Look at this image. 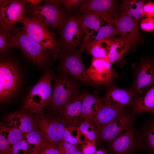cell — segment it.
Wrapping results in <instances>:
<instances>
[{
    "instance_id": "1",
    "label": "cell",
    "mask_w": 154,
    "mask_h": 154,
    "mask_svg": "<svg viewBox=\"0 0 154 154\" xmlns=\"http://www.w3.org/2000/svg\"><path fill=\"white\" fill-rule=\"evenodd\" d=\"M53 72L48 70L32 88L25 100L24 111L30 113H43L44 108L51 104L52 89V81Z\"/></svg>"
},
{
    "instance_id": "2",
    "label": "cell",
    "mask_w": 154,
    "mask_h": 154,
    "mask_svg": "<svg viewBox=\"0 0 154 154\" xmlns=\"http://www.w3.org/2000/svg\"><path fill=\"white\" fill-rule=\"evenodd\" d=\"M58 28L60 38L57 42L60 55L75 49L86 35L77 15H65Z\"/></svg>"
},
{
    "instance_id": "3",
    "label": "cell",
    "mask_w": 154,
    "mask_h": 154,
    "mask_svg": "<svg viewBox=\"0 0 154 154\" xmlns=\"http://www.w3.org/2000/svg\"><path fill=\"white\" fill-rule=\"evenodd\" d=\"M23 29L35 42L47 49L54 58L59 55L57 42L54 34L35 19L25 15L20 20Z\"/></svg>"
},
{
    "instance_id": "4",
    "label": "cell",
    "mask_w": 154,
    "mask_h": 154,
    "mask_svg": "<svg viewBox=\"0 0 154 154\" xmlns=\"http://www.w3.org/2000/svg\"><path fill=\"white\" fill-rule=\"evenodd\" d=\"M34 122L35 130L39 131L47 142L58 146L63 141L65 129L67 126L61 119L53 118L43 113H30Z\"/></svg>"
},
{
    "instance_id": "5",
    "label": "cell",
    "mask_w": 154,
    "mask_h": 154,
    "mask_svg": "<svg viewBox=\"0 0 154 154\" xmlns=\"http://www.w3.org/2000/svg\"><path fill=\"white\" fill-rule=\"evenodd\" d=\"M81 53L74 49L61 55L60 68L64 74L72 79L86 85H95L82 62Z\"/></svg>"
},
{
    "instance_id": "6",
    "label": "cell",
    "mask_w": 154,
    "mask_h": 154,
    "mask_svg": "<svg viewBox=\"0 0 154 154\" xmlns=\"http://www.w3.org/2000/svg\"><path fill=\"white\" fill-rule=\"evenodd\" d=\"M41 5H30V17L46 27L58 28L65 15L60 8L62 0H45Z\"/></svg>"
},
{
    "instance_id": "7",
    "label": "cell",
    "mask_w": 154,
    "mask_h": 154,
    "mask_svg": "<svg viewBox=\"0 0 154 154\" xmlns=\"http://www.w3.org/2000/svg\"><path fill=\"white\" fill-rule=\"evenodd\" d=\"M12 31L14 47L19 48L28 58L37 64L40 65L45 62L48 57L47 51L49 52L47 49L33 40L23 29L13 28Z\"/></svg>"
},
{
    "instance_id": "8",
    "label": "cell",
    "mask_w": 154,
    "mask_h": 154,
    "mask_svg": "<svg viewBox=\"0 0 154 154\" xmlns=\"http://www.w3.org/2000/svg\"><path fill=\"white\" fill-rule=\"evenodd\" d=\"M80 94L78 82L64 74L63 76L57 79L54 84L52 106L54 110H58L68 101Z\"/></svg>"
},
{
    "instance_id": "9",
    "label": "cell",
    "mask_w": 154,
    "mask_h": 154,
    "mask_svg": "<svg viewBox=\"0 0 154 154\" xmlns=\"http://www.w3.org/2000/svg\"><path fill=\"white\" fill-rule=\"evenodd\" d=\"M26 0L0 1V30L9 32L25 15Z\"/></svg>"
},
{
    "instance_id": "10",
    "label": "cell",
    "mask_w": 154,
    "mask_h": 154,
    "mask_svg": "<svg viewBox=\"0 0 154 154\" xmlns=\"http://www.w3.org/2000/svg\"><path fill=\"white\" fill-rule=\"evenodd\" d=\"M132 119L125 113L114 120L100 128L95 129L96 141L111 142L132 127Z\"/></svg>"
},
{
    "instance_id": "11",
    "label": "cell",
    "mask_w": 154,
    "mask_h": 154,
    "mask_svg": "<svg viewBox=\"0 0 154 154\" xmlns=\"http://www.w3.org/2000/svg\"><path fill=\"white\" fill-rule=\"evenodd\" d=\"M19 74L16 66L8 61L0 64V98L3 100L9 97L16 89L19 82Z\"/></svg>"
},
{
    "instance_id": "12",
    "label": "cell",
    "mask_w": 154,
    "mask_h": 154,
    "mask_svg": "<svg viewBox=\"0 0 154 154\" xmlns=\"http://www.w3.org/2000/svg\"><path fill=\"white\" fill-rule=\"evenodd\" d=\"M112 64L107 58H92L91 65L87 69L90 78L96 85L109 84L114 76Z\"/></svg>"
},
{
    "instance_id": "13",
    "label": "cell",
    "mask_w": 154,
    "mask_h": 154,
    "mask_svg": "<svg viewBox=\"0 0 154 154\" xmlns=\"http://www.w3.org/2000/svg\"><path fill=\"white\" fill-rule=\"evenodd\" d=\"M84 93L78 95L68 101L59 110L60 118L67 126L78 127L82 121V104Z\"/></svg>"
},
{
    "instance_id": "14",
    "label": "cell",
    "mask_w": 154,
    "mask_h": 154,
    "mask_svg": "<svg viewBox=\"0 0 154 154\" xmlns=\"http://www.w3.org/2000/svg\"><path fill=\"white\" fill-rule=\"evenodd\" d=\"M113 24L119 35L131 46L136 44L139 40L140 35L138 25L125 13L122 12L120 15L114 19Z\"/></svg>"
},
{
    "instance_id": "15",
    "label": "cell",
    "mask_w": 154,
    "mask_h": 154,
    "mask_svg": "<svg viewBox=\"0 0 154 154\" xmlns=\"http://www.w3.org/2000/svg\"><path fill=\"white\" fill-rule=\"evenodd\" d=\"M77 16L86 34L112 24L114 19L112 18V15L103 13H92Z\"/></svg>"
},
{
    "instance_id": "16",
    "label": "cell",
    "mask_w": 154,
    "mask_h": 154,
    "mask_svg": "<svg viewBox=\"0 0 154 154\" xmlns=\"http://www.w3.org/2000/svg\"><path fill=\"white\" fill-rule=\"evenodd\" d=\"M116 1L112 0H84L75 6L76 14L80 15L92 13H103L113 15Z\"/></svg>"
},
{
    "instance_id": "17",
    "label": "cell",
    "mask_w": 154,
    "mask_h": 154,
    "mask_svg": "<svg viewBox=\"0 0 154 154\" xmlns=\"http://www.w3.org/2000/svg\"><path fill=\"white\" fill-rule=\"evenodd\" d=\"M125 113L119 108L103 104L97 112L88 120L95 129L102 127Z\"/></svg>"
},
{
    "instance_id": "18",
    "label": "cell",
    "mask_w": 154,
    "mask_h": 154,
    "mask_svg": "<svg viewBox=\"0 0 154 154\" xmlns=\"http://www.w3.org/2000/svg\"><path fill=\"white\" fill-rule=\"evenodd\" d=\"M133 98V94L131 91L113 87L108 90L102 100L104 104L123 108L131 103Z\"/></svg>"
},
{
    "instance_id": "19",
    "label": "cell",
    "mask_w": 154,
    "mask_h": 154,
    "mask_svg": "<svg viewBox=\"0 0 154 154\" xmlns=\"http://www.w3.org/2000/svg\"><path fill=\"white\" fill-rule=\"evenodd\" d=\"M117 35H119L118 31L112 24L102 27L97 31L86 34L80 45L78 50L82 53L87 50L94 43L104 39H112Z\"/></svg>"
},
{
    "instance_id": "20",
    "label": "cell",
    "mask_w": 154,
    "mask_h": 154,
    "mask_svg": "<svg viewBox=\"0 0 154 154\" xmlns=\"http://www.w3.org/2000/svg\"><path fill=\"white\" fill-rule=\"evenodd\" d=\"M135 140L134 130L132 127L111 141L110 147L115 154H128L134 149Z\"/></svg>"
},
{
    "instance_id": "21",
    "label": "cell",
    "mask_w": 154,
    "mask_h": 154,
    "mask_svg": "<svg viewBox=\"0 0 154 154\" xmlns=\"http://www.w3.org/2000/svg\"><path fill=\"white\" fill-rule=\"evenodd\" d=\"M154 83V64L150 61L142 64L136 78L135 85L139 93L145 91Z\"/></svg>"
},
{
    "instance_id": "22",
    "label": "cell",
    "mask_w": 154,
    "mask_h": 154,
    "mask_svg": "<svg viewBox=\"0 0 154 154\" xmlns=\"http://www.w3.org/2000/svg\"><path fill=\"white\" fill-rule=\"evenodd\" d=\"M103 104L102 99L93 94L84 93L82 108V121L88 120L93 116Z\"/></svg>"
},
{
    "instance_id": "23",
    "label": "cell",
    "mask_w": 154,
    "mask_h": 154,
    "mask_svg": "<svg viewBox=\"0 0 154 154\" xmlns=\"http://www.w3.org/2000/svg\"><path fill=\"white\" fill-rule=\"evenodd\" d=\"M133 108L135 113H154V83L142 96L134 101Z\"/></svg>"
},
{
    "instance_id": "24",
    "label": "cell",
    "mask_w": 154,
    "mask_h": 154,
    "mask_svg": "<svg viewBox=\"0 0 154 154\" xmlns=\"http://www.w3.org/2000/svg\"><path fill=\"white\" fill-rule=\"evenodd\" d=\"M145 2L144 0H125L121 5V9L123 13L137 23L143 17V9Z\"/></svg>"
},
{
    "instance_id": "25",
    "label": "cell",
    "mask_w": 154,
    "mask_h": 154,
    "mask_svg": "<svg viewBox=\"0 0 154 154\" xmlns=\"http://www.w3.org/2000/svg\"><path fill=\"white\" fill-rule=\"evenodd\" d=\"M130 46L122 38L114 39L107 58L112 64L120 59Z\"/></svg>"
},
{
    "instance_id": "26",
    "label": "cell",
    "mask_w": 154,
    "mask_h": 154,
    "mask_svg": "<svg viewBox=\"0 0 154 154\" xmlns=\"http://www.w3.org/2000/svg\"><path fill=\"white\" fill-rule=\"evenodd\" d=\"M26 112V113L19 114L12 116L16 119L13 121L14 127L18 128L23 133H27L35 130V127L31 115L29 113Z\"/></svg>"
},
{
    "instance_id": "27",
    "label": "cell",
    "mask_w": 154,
    "mask_h": 154,
    "mask_svg": "<svg viewBox=\"0 0 154 154\" xmlns=\"http://www.w3.org/2000/svg\"><path fill=\"white\" fill-rule=\"evenodd\" d=\"M113 39H108L99 41L91 45L87 51L93 58H107Z\"/></svg>"
},
{
    "instance_id": "28",
    "label": "cell",
    "mask_w": 154,
    "mask_h": 154,
    "mask_svg": "<svg viewBox=\"0 0 154 154\" xmlns=\"http://www.w3.org/2000/svg\"><path fill=\"white\" fill-rule=\"evenodd\" d=\"M83 136L80 134L78 127L67 126L65 129L63 141L77 145L83 144L86 142L81 137Z\"/></svg>"
},
{
    "instance_id": "29",
    "label": "cell",
    "mask_w": 154,
    "mask_h": 154,
    "mask_svg": "<svg viewBox=\"0 0 154 154\" xmlns=\"http://www.w3.org/2000/svg\"><path fill=\"white\" fill-rule=\"evenodd\" d=\"M24 139L31 145L35 146L34 151L44 145L47 141L38 131L35 130L27 133Z\"/></svg>"
},
{
    "instance_id": "30",
    "label": "cell",
    "mask_w": 154,
    "mask_h": 154,
    "mask_svg": "<svg viewBox=\"0 0 154 154\" xmlns=\"http://www.w3.org/2000/svg\"><path fill=\"white\" fill-rule=\"evenodd\" d=\"M78 127L80 134L84 137L86 140L96 142V129L88 120L82 121Z\"/></svg>"
},
{
    "instance_id": "31",
    "label": "cell",
    "mask_w": 154,
    "mask_h": 154,
    "mask_svg": "<svg viewBox=\"0 0 154 154\" xmlns=\"http://www.w3.org/2000/svg\"><path fill=\"white\" fill-rule=\"evenodd\" d=\"M145 141L149 149L154 152V118L148 121L143 131Z\"/></svg>"
},
{
    "instance_id": "32",
    "label": "cell",
    "mask_w": 154,
    "mask_h": 154,
    "mask_svg": "<svg viewBox=\"0 0 154 154\" xmlns=\"http://www.w3.org/2000/svg\"><path fill=\"white\" fill-rule=\"evenodd\" d=\"M14 38L9 32L0 30V51L1 52L10 47H14Z\"/></svg>"
},
{
    "instance_id": "33",
    "label": "cell",
    "mask_w": 154,
    "mask_h": 154,
    "mask_svg": "<svg viewBox=\"0 0 154 154\" xmlns=\"http://www.w3.org/2000/svg\"><path fill=\"white\" fill-rule=\"evenodd\" d=\"M7 129L8 131L6 129L8 132L7 138L10 144L13 145L22 140L23 133L19 129L15 127Z\"/></svg>"
},
{
    "instance_id": "34",
    "label": "cell",
    "mask_w": 154,
    "mask_h": 154,
    "mask_svg": "<svg viewBox=\"0 0 154 154\" xmlns=\"http://www.w3.org/2000/svg\"><path fill=\"white\" fill-rule=\"evenodd\" d=\"M58 148L60 154H75L79 150L77 145L64 141L58 144Z\"/></svg>"
},
{
    "instance_id": "35",
    "label": "cell",
    "mask_w": 154,
    "mask_h": 154,
    "mask_svg": "<svg viewBox=\"0 0 154 154\" xmlns=\"http://www.w3.org/2000/svg\"><path fill=\"white\" fill-rule=\"evenodd\" d=\"M36 154H60L58 146L51 142H47L38 149Z\"/></svg>"
},
{
    "instance_id": "36",
    "label": "cell",
    "mask_w": 154,
    "mask_h": 154,
    "mask_svg": "<svg viewBox=\"0 0 154 154\" xmlns=\"http://www.w3.org/2000/svg\"><path fill=\"white\" fill-rule=\"evenodd\" d=\"M0 150L1 154H11V147L7 138L0 132Z\"/></svg>"
},
{
    "instance_id": "37",
    "label": "cell",
    "mask_w": 154,
    "mask_h": 154,
    "mask_svg": "<svg viewBox=\"0 0 154 154\" xmlns=\"http://www.w3.org/2000/svg\"><path fill=\"white\" fill-rule=\"evenodd\" d=\"M140 26L141 29L145 31L152 32L154 30V19L147 17L141 22Z\"/></svg>"
},
{
    "instance_id": "38",
    "label": "cell",
    "mask_w": 154,
    "mask_h": 154,
    "mask_svg": "<svg viewBox=\"0 0 154 154\" xmlns=\"http://www.w3.org/2000/svg\"><path fill=\"white\" fill-rule=\"evenodd\" d=\"M29 148V144L25 139L21 140L14 144L11 147V154H17L21 150L27 151Z\"/></svg>"
},
{
    "instance_id": "39",
    "label": "cell",
    "mask_w": 154,
    "mask_h": 154,
    "mask_svg": "<svg viewBox=\"0 0 154 154\" xmlns=\"http://www.w3.org/2000/svg\"><path fill=\"white\" fill-rule=\"evenodd\" d=\"M96 151L95 142L88 141L82 144V154H95Z\"/></svg>"
},
{
    "instance_id": "40",
    "label": "cell",
    "mask_w": 154,
    "mask_h": 154,
    "mask_svg": "<svg viewBox=\"0 0 154 154\" xmlns=\"http://www.w3.org/2000/svg\"><path fill=\"white\" fill-rule=\"evenodd\" d=\"M154 17V2L149 1L145 3L143 9V17L152 18Z\"/></svg>"
},
{
    "instance_id": "41",
    "label": "cell",
    "mask_w": 154,
    "mask_h": 154,
    "mask_svg": "<svg viewBox=\"0 0 154 154\" xmlns=\"http://www.w3.org/2000/svg\"><path fill=\"white\" fill-rule=\"evenodd\" d=\"M84 1L83 0H62L61 5L66 10L70 13L73 7Z\"/></svg>"
},
{
    "instance_id": "42",
    "label": "cell",
    "mask_w": 154,
    "mask_h": 154,
    "mask_svg": "<svg viewBox=\"0 0 154 154\" xmlns=\"http://www.w3.org/2000/svg\"><path fill=\"white\" fill-rule=\"evenodd\" d=\"M27 2H28L30 3V5L31 6H35L37 5L40 3L42 0H27Z\"/></svg>"
},
{
    "instance_id": "43",
    "label": "cell",
    "mask_w": 154,
    "mask_h": 154,
    "mask_svg": "<svg viewBox=\"0 0 154 154\" xmlns=\"http://www.w3.org/2000/svg\"><path fill=\"white\" fill-rule=\"evenodd\" d=\"M106 152L105 149L104 148L101 147L96 151L95 154H106Z\"/></svg>"
},
{
    "instance_id": "44",
    "label": "cell",
    "mask_w": 154,
    "mask_h": 154,
    "mask_svg": "<svg viewBox=\"0 0 154 154\" xmlns=\"http://www.w3.org/2000/svg\"><path fill=\"white\" fill-rule=\"evenodd\" d=\"M75 154H82V153L81 151L79 150L76 152Z\"/></svg>"
},
{
    "instance_id": "45",
    "label": "cell",
    "mask_w": 154,
    "mask_h": 154,
    "mask_svg": "<svg viewBox=\"0 0 154 154\" xmlns=\"http://www.w3.org/2000/svg\"><path fill=\"white\" fill-rule=\"evenodd\" d=\"M32 154H36V153L35 152H33Z\"/></svg>"
}]
</instances>
